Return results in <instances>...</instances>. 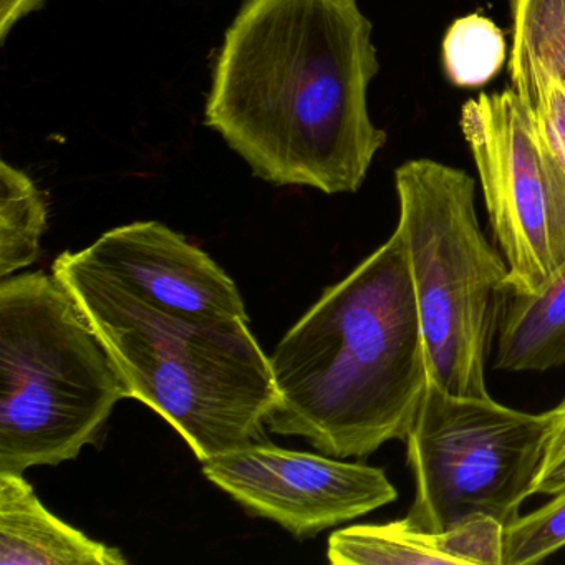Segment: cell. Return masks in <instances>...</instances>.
<instances>
[{"label": "cell", "instance_id": "1", "mask_svg": "<svg viewBox=\"0 0 565 565\" xmlns=\"http://www.w3.org/2000/svg\"><path fill=\"white\" fill-rule=\"evenodd\" d=\"M372 29L359 0H244L204 124L267 183L356 193L386 143L369 111Z\"/></svg>", "mask_w": 565, "mask_h": 565}, {"label": "cell", "instance_id": "2", "mask_svg": "<svg viewBox=\"0 0 565 565\" xmlns=\"http://www.w3.org/2000/svg\"><path fill=\"white\" fill-rule=\"evenodd\" d=\"M269 360L279 395L270 431L342 459L405 441L429 370L398 231L329 287Z\"/></svg>", "mask_w": 565, "mask_h": 565}, {"label": "cell", "instance_id": "3", "mask_svg": "<svg viewBox=\"0 0 565 565\" xmlns=\"http://www.w3.org/2000/svg\"><path fill=\"white\" fill-rule=\"evenodd\" d=\"M52 273L87 313L128 396L167 419L200 461L260 438L279 395L249 320L161 309L111 282L78 253L58 256Z\"/></svg>", "mask_w": 565, "mask_h": 565}, {"label": "cell", "instance_id": "4", "mask_svg": "<svg viewBox=\"0 0 565 565\" xmlns=\"http://www.w3.org/2000/svg\"><path fill=\"white\" fill-rule=\"evenodd\" d=\"M124 376L54 273L0 282V471L72 461L97 443Z\"/></svg>", "mask_w": 565, "mask_h": 565}, {"label": "cell", "instance_id": "5", "mask_svg": "<svg viewBox=\"0 0 565 565\" xmlns=\"http://www.w3.org/2000/svg\"><path fill=\"white\" fill-rule=\"evenodd\" d=\"M395 188L429 380L452 395L484 398L511 287L504 256L479 226L475 180L439 161L412 160L396 168Z\"/></svg>", "mask_w": 565, "mask_h": 565}, {"label": "cell", "instance_id": "6", "mask_svg": "<svg viewBox=\"0 0 565 565\" xmlns=\"http://www.w3.org/2000/svg\"><path fill=\"white\" fill-rule=\"evenodd\" d=\"M548 425V412L531 415L491 396L452 395L429 380L405 439L415 495L403 521L443 532L489 515L508 527L534 495Z\"/></svg>", "mask_w": 565, "mask_h": 565}, {"label": "cell", "instance_id": "7", "mask_svg": "<svg viewBox=\"0 0 565 565\" xmlns=\"http://www.w3.org/2000/svg\"><path fill=\"white\" fill-rule=\"evenodd\" d=\"M462 137L514 292L541 289L565 266V168L514 88L462 105Z\"/></svg>", "mask_w": 565, "mask_h": 565}, {"label": "cell", "instance_id": "8", "mask_svg": "<svg viewBox=\"0 0 565 565\" xmlns=\"http://www.w3.org/2000/svg\"><path fill=\"white\" fill-rule=\"evenodd\" d=\"M203 472L250 514L296 537L362 518L398 498L383 469L266 443L207 459Z\"/></svg>", "mask_w": 565, "mask_h": 565}, {"label": "cell", "instance_id": "9", "mask_svg": "<svg viewBox=\"0 0 565 565\" xmlns=\"http://www.w3.org/2000/svg\"><path fill=\"white\" fill-rule=\"evenodd\" d=\"M78 256L111 282L161 309L249 320L234 280L200 247L157 221L107 231Z\"/></svg>", "mask_w": 565, "mask_h": 565}, {"label": "cell", "instance_id": "10", "mask_svg": "<svg viewBox=\"0 0 565 565\" xmlns=\"http://www.w3.org/2000/svg\"><path fill=\"white\" fill-rule=\"evenodd\" d=\"M504 525L476 515L443 532L413 529L403 519L333 532L327 558L333 565H502Z\"/></svg>", "mask_w": 565, "mask_h": 565}, {"label": "cell", "instance_id": "11", "mask_svg": "<svg viewBox=\"0 0 565 565\" xmlns=\"http://www.w3.org/2000/svg\"><path fill=\"white\" fill-rule=\"evenodd\" d=\"M120 548L58 519L19 472L0 471V565H125Z\"/></svg>", "mask_w": 565, "mask_h": 565}, {"label": "cell", "instance_id": "12", "mask_svg": "<svg viewBox=\"0 0 565 565\" xmlns=\"http://www.w3.org/2000/svg\"><path fill=\"white\" fill-rule=\"evenodd\" d=\"M494 365L504 372L565 365V266L535 292H509Z\"/></svg>", "mask_w": 565, "mask_h": 565}, {"label": "cell", "instance_id": "13", "mask_svg": "<svg viewBox=\"0 0 565 565\" xmlns=\"http://www.w3.org/2000/svg\"><path fill=\"white\" fill-rule=\"evenodd\" d=\"M512 88L565 75V0H509Z\"/></svg>", "mask_w": 565, "mask_h": 565}, {"label": "cell", "instance_id": "14", "mask_svg": "<svg viewBox=\"0 0 565 565\" xmlns=\"http://www.w3.org/2000/svg\"><path fill=\"white\" fill-rule=\"evenodd\" d=\"M44 194L29 174L8 161L0 163V277L8 279L41 256L47 230Z\"/></svg>", "mask_w": 565, "mask_h": 565}, {"label": "cell", "instance_id": "15", "mask_svg": "<svg viewBox=\"0 0 565 565\" xmlns=\"http://www.w3.org/2000/svg\"><path fill=\"white\" fill-rule=\"evenodd\" d=\"M505 61L501 29L484 15L469 14L452 22L443 39V67L456 87L489 84Z\"/></svg>", "mask_w": 565, "mask_h": 565}, {"label": "cell", "instance_id": "16", "mask_svg": "<svg viewBox=\"0 0 565 565\" xmlns=\"http://www.w3.org/2000/svg\"><path fill=\"white\" fill-rule=\"evenodd\" d=\"M552 501L504 529L502 565H527L565 545V489Z\"/></svg>", "mask_w": 565, "mask_h": 565}, {"label": "cell", "instance_id": "17", "mask_svg": "<svg viewBox=\"0 0 565 565\" xmlns=\"http://www.w3.org/2000/svg\"><path fill=\"white\" fill-rule=\"evenodd\" d=\"M535 128L565 168V75L542 77L518 88Z\"/></svg>", "mask_w": 565, "mask_h": 565}, {"label": "cell", "instance_id": "18", "mask_svg": "<svg viewBox=\"0 0 565 565\" xmlns=\"http://www.w3.org/2000/svg\"><path fill=\"white\" fill-rule=\"evenodd\" d=\"M547 445L541 471L534 482V494L554 495L565 489V399L548 412Z\"/></svg>", "mask_w": 565, "mask_h": 565}]
</instances>
